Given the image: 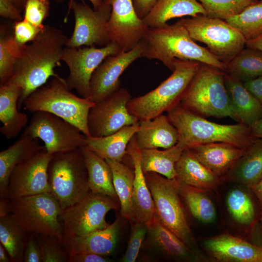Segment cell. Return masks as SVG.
Here are the masks:
<instances>
[{
    "instance_id": "cell-1",
    "label": "cell",
    "mask_w": 262,
    "mask_h": 262,
    "mask_svg": "<svg viewBox=\"0 0 262 262\" xmlns=\"http://www.w3.org/2000/svg\"><path fill=\"white\" fill-rule=\"evenodd\" d=\"M67 39L62 31L46 25L35 39L22 47L13 74L7 82L22 89L18 101L19 110L26 99L50 77L59 76L54 68L60 66Z\"/></svg>"
},
{
    "instance_id": "cell-2",
    "label": "cell",
    "mask_w": 262,
    "mask_h": 262,
    "mask_svg": "<svg viewBox=\"0 0 262 262\" xmlns=\"http://www.w3.org/2000/svg\"><path fill=\"white\" fill-rule=\"evenodd\" d=\"M142 41L144 48L141 57L160 61L171 71L177 59L197 61L226 72L227 64L195 42L182 18L171 25L149 28Z\"/></svg>"
},
{
    "instance_id": "cell-3",
    "label": "cell",
    "mask_w": 262,
    "mask_h": 262,
    "mask_svg": "<svg viewBox=\"0 0 262 262\" xmlns=\"http://www.w3.org/2000/svg\"><path fill=\"white\" fill-rule=\"evenodd\" d=\"M167 116L178 131L177 144L183 150L214 142L228 143L248 148L259 139L251 128L244 124L228 125L212 122L180 103L168 112Z\"/></svg>"
},
{
    "instance_id": "cell-4",
    "label": "cell",
    "mask_w": 262,
    "mask_h": 262,
    "mask_svg": "<svg viewBox=\"0 0 262 262\" xmlns=\"http://www.w3.org/2000/svg\"><path fill=\"white\" fill-rule=\"evenodd\" d=\"M200 63L176 59L171 75L158 86L142 96L131 98L127 105L130 113L139 121L152 119L179 105Z\"/></svg>"
},
{
    "instance_id": "cell-5",
    "label": "cell",
    "mask_w": 262,
    "mask_h": 262,
    "mask_svg": "<svg viewBox=\"0 0 262 262\" xmlns=\"http://www.w3.org/2000/svg\"><path fill=\"white\" fill-rule=\"evenodd\" d=\"M96 103L91 98L78 97L71 92L60 76L33 92L25 100L24 109L31 113L45 111L55 115L77 127L90 137L89 112Z\"/></svg>"
},
{
    "instance_id": "cell-6",
    "label": "cell",
    "mask_w": 262,
    "mask_h": 262,
    "mask_svg": "<svg viewBox=\"0 0 262 262\" xmlns=\"http://www.w3.org/2000/svg\"><path fill=\"white\" fill-rule=\"evenodd\" d=\"M225 73L216 67L201 63L180 104L204 117H229L240 123L228 95Z\"/></svg>"
},
{
    "instance_id": "cell-7",
    "label": "cell",
    "mask_w": 262,
    "mask_h": 262,
    "mask_svg": "<svg viewBox=\"0 0 262 262\" xmlns=\"http://www.w3.org/2000/svg\"><path fill=\"white\" fill-rule=\"evenodd\" d=\"M7 204L8 215L27 234L49 235L64 240L60 218L63 209L51 193L7 199Z\"/></svg>"
},
{
    "instance_id": "cell-8",
    "label": "cell",
    "mask_w": 262,
    "mask_h": 262,
    "mask_svg": "<svg viewBox=\"0 0 262 262\" xmlns=\"http://www.w3.org/2000/svg\"><path fill=\"white\" fill-rule=\"evenodd\" d=\"M48 177L51 193L63 210L83 198L90 190L82 147L52 155Z\"/></svg>"
},
{
    "instance_id": "cell-9",
    "label": "cell",
    "mask_w": 262,
    "mask_h": 262,
    "mask_svg": "<svg viewBox=\"0 0 262 262\" xmlns=\"http://www.w3.org/2000/svg\"><path fill=\"white\" fill-rule=\"evenodd\" d=\"M144 174L153 200L155 215L163 226L196 252V245L173 179L155 172Z\"/></svg>"
},
{
    "instance_id": "cell-10",
    "label": "cell",
    "mask_w": 262,
    "mask_h": 262,
    "mask_svg": "<svg viewBox=\"0 0 262 262\" xmlns=\"http://www.w3.org/2000/svg\"><path fill=\"white\" fill-rule=\"evenodd\" d=\"M182 20L191 37L227 65L246 47L243 35L225 20L202 15Z\"/></svg>"
},
{
    "instance_id": "cell-11",
    "label": "cell",
    "mask_w": 262,
    "mask_h": 262,
    "mask_svg": "<svg viewBox=\"0 0 262 262\" xmlns=\"http://www.w3.org/2000/svg\"><path fill=\"white\" fill-rule=\"evenodd\" d=\"M118 209V202L90 191L79 201L63 210L60 218L64 240L106 228L110 225L105 220L107 213Z\"/></svg>"
},
{
    "instance_id": "cell-12",
    "label": "cell",
    "mask_w": 262,
    "mask_h": 262,
    "mask_svg": "<svg viewBox=\"0 0 262 262\" xmlns=\"http://www.w3.org/2000/svg\"><path fill=\"white\" fill-rule=\"evenodd\" d=\"M23 133L41 139L50 155L85 146L86 136L77 127L45 111L33 113Z\"/></svg>"
},
{
    "instance_id": "cell-13",
    "label": "cell",
    "mask_w": 262,
    "mask_h": 262,
    "mask_svg": "<svg viewBox=\"0 0 262 262\" xmlns=\"http://www.w3.org/2000/svg\"><path fill=\"white\" fill-rule=\"evenodd\" d=\"M121 52L119 46L113 42L100 48L95 46L82 48L66 47L62 61L69 70L65 79L68 88L75 90L82 97L90 98V80L95 69L105 58Z\"/></svg>"
},
{
    "instance_id": "cell-14",
    "label": "cell",
    "mask_w": 262,
    "mask_h": 262,
    "mask_svg": "<svg viewBox=\"0 0 262 262\" xmlns=\"http://www.w3.org/2000/svg\"><path fill=\"white\" fill-rule=\"evenodd\" d=\"M69 9L73 12L75 25L71 36L68 38L66 47H104L111 42L107 30L112 10L109 4L103 1L101 6L95 10L85 3L70 0Z\"/></svg>"
},
{
    "instance_id": "cell-15",
    "label": "cell",
    "mask_w": 262,
    "mask_h": 262,
    "mask_svg": "<svg viewBox=\"0 0 262 262\" xmlns=\"http://www.w3.org/2000/svg\"><path fill=\"white\" fill-rule=\"evenodd\" d=\"M131 96L124 88L96 103L88 117V127L91 137L112 134L123 128L138 123L139 120L131 114L127 105Z\"/></svg>"
},
{
    "instance_id": "cell-16",
    "label": "cell",
    "mask_w": 262,
    "mask_h": 262,
    "mask_svg": "<svg viewBox=\"0 0 262 262\" xmlns=\"http://www.w3.org/2000/svg\"><path fill=\"white\" fill-rule=\"evenodd\" d=\"M52 156L44 147L29 159L16 166L9 179L6 198L51 193L48 167Z\"/></svg>"
},
{
    "instance_id": "cell-17",
    "label": "cell",
    "mask_w": 262,
    "mask_h": 262,
    "mask_svg": "<svg viewBox=\"0 0 262 262\" xmlns=\"http://www.w3.org/2000/svg\"><path fill=\"white\" fill-rule=\"evenodd\" d=\"M112 7L107 24L111 42L117 44L122 52L134 48L143 39L149 28L137 16L132 0H103Z\"/></svg>"
},
{
    "instance_id": "cell-18",
    "label": "cell",
    "mask_w": 262,
    "mask_h": 262,
    "mask_svg": "<svg viewBox=\"0 0 262 262\" xmlns=\"http://www.w3.org/2000/svg\"><path fill=\"white\" fill-rule=\"evenodd\" d=\"M144 45L142 40L130 50L105 58L95 69L90 82V98L98 102L119 90V78L126 69L141 58Z\"/></svg>"
},
{
    "instance_id": "cell-19",
    "label": "cell",
    "mask_w": 262,
    "mask_h": 262,
    "mask_svg": "<svg viewBox=\"0 0 262 262\" xmlns=\"http://www.w3.org/2000/svg\"><path fill=\"white\" fill-rule=\"evenodd\" d=\"M204 244L210 254L219 262H262V247L229 234L208 238Z\"/></svg>"
},
{
    "instance_id": "cell-20",
    "label": "cell",
    "mask_w": 262,
    "mask_h": 262,
    "mask_svg": "<svg viewBox=\"0 0 262 262\" xmlns=\"http://www.w3.org/2000/svg\"><path fill=\"white\" fill-rule=\"evenodd\" d=\"M147 224V241L158 255L177 261L193 262L197 260L196 252L163 226L155 214Z\"/></svg>"
},
{
    "instance_id": "cell-21",
    "label": "cell",
    "mask_w": 262,
    "mask_h": 262,
    "mask_svg": "<svg viewBox=\"0 0 262 262\" xmlns=\"http://www.w3.org/2000/svg\"><path fill=\"white\" fill-rule=\"evenodd\" d=\"M120 229V221L117 218L104 229L70 238L63 243L68 255L86 252L109 256L116 246Z\"/></svg>"
},
{
    "instance_id": "cell-22",
    "label": "cell",
    "mask_w": 262,
    "mask_h": 262,
    "mask_svg": "<svg viewBox=\"0 0 262 262\" xmlns=\"http://www.w3.org/2000/svg\"><path fill=\"white\" fill-rule=\"evenodd\" d=\"M127 155L132 162L134 172L133 199L136 219L147 224L154 216V204L142 168L141 149L137 144L135 135L128 145Z\"/></svg>"
},
{
    "instance_id": "cell-23",
    "label": "cell",
    "mask_w": 262,
    "mask_h": 262,
    "mask_svg": "<svg viewBox=\"0 0 262 262\" xmlns=\"http://www.w3.org/2000/svg\"><path fill=\"white\" fill-rule=\"evenodd\" d=\"M247 148L228 143L214 142L196 145L188 149L202 164L221 178Z\"/></svg>"
},
{
    "instance_id": "cell-24",
    "label": "cell",
    "mask_w": 262,
    "mask_h": 262,
    "mask_svg": "<svg viewBox=\"0 0 262 262\" xmlns=\"http://www.w3.org/2000/svg\"><path fill=\"white\" fill-rule=\"evenodd\" d=\"M21 93V88L14 83L0 86V131L7 139L16 137L29 122L27 114L18 110Z\"/></svg>"
},
{
    "instance_id": "cell-25",
    "label": "cell",
    "mask_w": 262,
    "mask_h": 262,
    "mask_svg": "<svg viewBox=\"0 0 262 262\" xmlns=\"http://www.w3.org/2000/svg\"><path fill=\"white\" fill-rule=\"evenodd\" d=\"M135 136L141 149L168 148L178 143L179 138L177 129L167 115L163 114L152 119L139 121Z\"/></svg>"
},
{
    "instance_id": "cell-26",
    "label": "cell",
    "mask_w": 262,
    "mask_h": 262,
    "mask_svg": "<svg viewBox=\"0 0 262 262\" xmlns=\"http://www.w3.org/2000/svg\"><path fill=\"white\" fill-rule=\"evenodd\" d=\"M44 148L38 139L22 133L17 141L0 152V198H6L9 179L15 167Z\"/></svg>"
},
{
    "instance_id": "cell-27",
    "label": "cell",
    "mask_w": 262,
    "mask_h": 262,
    "mask_svg": "<svg viewBox=\"0 0 262 262\" xmlns=\"http://www.w3.org/2000/svg\"><path fill=\"white\" fill-rule=\"evenodd\" d=\"M225 84L234 111L240 122L252 127L262 117V105L235 77L224 75Z\"/></svg>"
},
{
    "instance_id": "cell-28",
    "label": "cell",
    "mask_w": 262,
    "mask_h": 262,
    "mask_svg": "<svg viewBox=\"0 0 262 262\" xmlns=\"http://www.w3.org/2000/svg\"><path fill=\"white\" fill-rule=\"evenodd\" d=\"M262 177V140L259 138L246 149L221 179L251 188Z\"/></svg>"
},
{
    "instance_id": "cell-29",
    "label": "cell",
    "mask_w": 262,
    "mask_h": 262,
    "mask_svg": "<svg viewBox=\"0 0 262 262\" xmlns=\"http://www.w3.org/2000/svg\"><path fill=\"white\" fill-rule=\"evenodd\" d=\"M206 16L201 4L197 0H158L143 19L150 28L165 25L169 20L185 16Z\"/></svg>"
},
{
    "instance_id": "cell-30",
    "label": "cell",
    "mask_w": 262,
    "mask_h": 262,
    "mask_svg": "<svg viewBox=\"0 0 262 262\" xmlns=\"http://www.w3.org/2000/svg\"><path fill=\"white\" fill-rule=\"evenodd\" d=\"M176 179L187 185L209 190L215 189L221 178L202 164L188 149L176 164Z\"/></svg>"
},
{
    "instance_id": "cell-31",
    "label": "cell",
    "mask_w": 262,
    "mask_h": 262,
    "mask_svg": "<svg viewBox=\"0 0 262 262\" xmlns=\"http://www.w3.org/2000/svg\"><path fill=\"white\" fill-rule=\"evenodd\" d=\"M139 125V122L106 136L86 137L84 147L104 159L122 162L127 155L128 145L137 131Z\"/></svg>"
},
{
    "instance_id": "cell-32",
    "label": "cell",
    "mask_w": 262,
    "mask_h": 262,
    "mask_svg": "<svg viewBox=\"0 0 262 262\" xmlns=\"http://www.w3.org/2000/svg\"><path fill=\"white\" fill-rule=\"evenodd\" d=\"M91 191L119 199L115 189L111 167L105 159L85 147H82Z\"/></svg>"
},
{
    "instance_id": "cell-33",
    "label": "cell",
    "mask_w": 262,
    "mask_h": 262,
    "mask_svg": "<svg viewBox=\"0 0 262 262\" xmlns=\"http://www.w3.org/2000/svg\"><path fill=\"white\" fill-rule=\"evenodd\" d=\"M113 174V184L118 197L121 216L130 222L136 220L133 199L134 170L122 162L105 159Z\"/></svg>"
},
{
    "instance_id": "cell-34",
    "label": "cell",
    "mask_w": 262,
    "mask_h": 262,
    "mask_svg": "<svg viewBox=\"0 0 262 262\" xmlns=\"http://www.w3.org/2000/svg\"><path fill=\"white\" fill-rule=\"evenodd\" d=\"M183 151L178 144L163 150L158 148L141 149L143 172H155L170 180L176 179L175 165Z\"/></svg>"
},
{
    "instance_id": "cell-35",
    "label": "cell",
    "mask_w": 262,
    "mask_h": 262,
    "mask_svg": "<svg viewBox=\"0 0 262 262\" xmlns=\"http://www.w3.org/2000/svg\"><path fill=\"white\" fill-rule=\"evenodd\" d=\"M173 181L180 197L195 218L205 223H211L214 220L215 207L204 193V190L187 185L176 179H173Z\"/></svg>"
},
{
    "instance_id": "cell-36",
    "label": "cell",
    "mask_w": 262,
    "mask_h": 262,
    "mask_svg": "<svg viewBox=\"0 0 262 262\" xmlns=\"http://www.w3.org/2000/svg\"><path fill=\"white\" fill-rule=\"evenodd\" d=\"M243 82L262 76V51L246 47L227 65L226 72Z\"/></svg>"
},
{
    "instance_id": "cell-37",
    "label": "cell",
    "mask_w": 262,
    "mask_h": 262,
    "mask_svg": "<svg viewBox=\"0 0 262 262\" xmlns=\"http://www.w3.org/2000/svg\"><path fill=\"white\" fill-rule=\"evenodd\" d=\"M27 234L9 215L0 216V242L11 262H22Z\"/></svg>"
},
{
    "instance_id": "cell-38",
    "label": "cell",
    "mask_w": 262,
    "mask_h": 262,
    "mask_svg": "<svg viewBox=\"0 0 262 262\" xmlns=\"http://www.w3.org/2000/svg\"><path fill=\"white\" fill-rule=\"evenodd\" d=\"M226 21L237 29L246 41L262 35V0H257Z\"/></svg>"
},
{
    "instance_id": "cell-39",
    "label": "cell",
    "mask_w": 262,
    "mask_h": 262,
    "mask_svg": "<svg viewBox=\"0 0 262 262\" xmlns=\"http://www.w3.org/2000/svg\"><path fill=\"white\" fill-rule=\"evenodd\" d=\"M7 28L0 25V85L5 83L12 76L16 62L20 56L22 47L9 33Z\"/></svg>"
},
{
    "instance_id": "cell-40",
    "label": "cell",
    "mask_w": 262,
    "mask_h": 262,
    "mask_svg": "<svg viewBox=\"0 0 262 262\" xmlns=\"http://www.w3.org/2000/svg\"><path fill=\"white\" fill-rule=\"evenodd\" d=\"M204 8L206 16L226 20L240 13L257 0H197Z\"/></svg>"
},
{
    "instance_id": "cell-41",
    "label": "cell",
    "mask_w": 262,
    "mask_h": 262,
    "mask_svg": "<svg viewBox=\"0 0 262 262\" xmlns=\"http://www.w3.org/2000/svg\"><path fill=\"white\" fill-rule=\"evenodd\" d=\"M228 210L233 218L240 224L248 225L255 218V209L250 197L239 189L232 190L227 199Z\"/></svg>"
},
{
    "instance_id": "cell-42",
    "label": "cell",
    "mask_w": 262,
    "mask_h": 262,
    "mask_svg": "<svg viewBox=\"0 0 262 262\" xmlns=\"http://www.w3.org/2000/svg\"><path fill=\"white\" fill-rule=\"evenodd\" d=\"M36 236L41 249L43 262H69V255L63 240L49 235Z\"/></svg>"
},
{
    "instance_id": "cell-43",
    "label": "cell",
    "mask_w": 262,
    "mask_h": 262,
    "mask_svg": "<svg viewBox=\"0 0 262 262\" xmlns=\"http://www.w3.org/2000/svg\"><path fill=\"white\" fill-rule=\"evenodd\" d=\"M130 223L131 233L127 250L120 260L122 262L136 261L147 231V224L145 223L136 220Z\"/></svg>"
},
{
    "instance_id": "cell-44",
    "label": "cell",
    "mask_w": 262,
    "mask_h": 262,
    "mask_svg": "<svg viewBox=\"0 0 262 262\" xmlns=\"http://www.w3.org/2000/svg\"><path fill=\"white\" fill-rule=\"evenodd\" d=\"M50 0H26L24 18L33 25L43 28V20L49 16Z\"/></svg>"
},
{
    "instance_id": "cell-45",
    "label": "cell",
    "mask_w": 262,
    "mask_h": 262,
    "mask_svg": "<svg viewBox=\"0 0 262 262\" xmlns=\"http://www.w3.org/2000/svg\"><path fill=\"white\" fill-rule=\"evenodd\" d=\"M43 28L37 27L24 18L21 20L16 21L13 26L14 39L22 47L35 39Z\"/></svg>"
},
{
    "instance_id": "cell-46",
    "label": "cell",
    "mask_w": 262,
    "mask_h": 262,
    "mask_svg": "<svg viewBox=\"0 0 262 262\" xmlns=\"http://www.w3.org/2000/svg\"><path fill=\"white\" fill-rule=\"evenodd\" d=\"M24 262H43L41 249L36 236L27 234L23 253Z\"/></svg>"
},
{
    "instance_id": "cell-47",
    "label": "cell",
    "mask_w": 262,
    "mask_h": 262,
    "mask_svg": "<svg viewBox=\"0 0 262 262\" xmlns=\"http://www.w3.org/2000/svg\"><path fill=\"white\" fill-rule=\"evenodd\" d=\"M22 12L11 0H0V16L2 17L20 21L23 18Z\"/></svg>"
},
{
    "instance_id": "cell-48",
    "label": "cell",
    "mask_w": 262,
    "mask_h": 262,
    "mask_svg": "<svg viewBox=\"0 0 262 262\" xmlns=\"http://www.w3.org/2000/svg\"><path fill=\"white\" fill-rule=\"evenodd\" d=\"M109 256L93 253H78L69 255V262H109Z\"/></svg>"
},
{
    "instance_id": "cell-49",
    "label": "cell",
    "mask_w": 262,
    "mask_h": 262,
    "mask_svg": "<svg viewBox=\"0 0 262 262\" xmlns=\"http://www.w3.org/2000/svg\"><path fill=\"white\" fill-rule=\"evenodd\" d=\"M158 0H132L135 11L138 17L143 19L151 10Z\"/></svg>"
},
{
    "instance_id": "cell-50",
    "label": "cell",
    "mask_w": 262,
    "mask_h": 262,
    "mask_svg": "<svg viewBox=\"0 0 262 262\" xmlns=\"http://www.w3.org/2000/svg\"><path fill=\"white\" fill-rule=\"evenodd\" d=\"M243 83L262 105V76L245 82Z\"/></svg>"
},
{
    "instance_id": "cell-51",
    "label": "cell",
    "mask_w": 262,
    "mask_h": 262,
    "mask_svg": "<svg viewBox=\"0 0 262 262\" xmlns=\"http://www.w3.org/2000/svg\"><path fill=\"white\" fill-rule=\"evenodd\" d=\"M246 47L258 49L262 51V35L246 41Z\"/></svg>"
},
{
    "instance_id": "cell-52",
    "label": "cell",
    "mask_w": 262,
    "mask_h": 262,
    "mask_svg": "<svg viewBox=\"0 0 262 262\" xmlns=\"http://www.w3.org/2000/svg\"><path fill=\"white\" fill-rule=\"evenodd\" d=\"M251 189L257 197L262 208V177Z\"/></svg>"
},
{
    "instance_id": "cell-53",
    "label": "cell",
    "mask_w": 262,
    "mask_h": 262,
    "mask_svg": "<svg viewBox=\"0 0 262 262\" xmlns=\"http://www.w3.org/2000/svg\"><path fill=\"white\" fill-rule=\"evenodd\" d=\"M254 134L262 140V117L259 119L252 127Z\"/></svg>"
},
{
    "instance_id": "cell-54",
    "label": "cell",
    "mask_w": 262,
    "mask_h": 262,
    "mask_svg": "<svg viewBox=\"0 0 262 262\" xmlns=\"http://www.w3.org/2000/svg\"><path fill=\"white\" fill-rule=\"evenodd\" d=\"M11 262V260L8 252L0 243V262Z\"/></svg>"
},
{
    "instance_id": "cell-55",
    "label": "cell",
    "mask_w": 262,
    "mask_h": 262,
    "mask_svg": "<svg viewBox=\"0 0 262 262\" xmlns=\"http://www.w3.org/2000/svg\"><path fill=\"white\" fill-rule=\"evenodd\" d=\"M65 0H54L56 3H61ZM92 3L93 9L95 10L98 9L102 5L103 3V0H89Z\"/></svg>"
},
{
    "instance_id": "cell-56",
    "label": "cell",
    "mask_w": 262,
    "mask_h": 262,
    "mask_svg": "<svg viewBox=\"0 0 262 262\" xmlns=\"http://www.w3.org/2000/svg\"><path fill=\"white\" fill-rule=\"evenodd\" d=\"M22 11H24L26 0H11Z\"/></svg>"
},
{
    "instance_id": "cell-57",
    "label": "cell",
    "mask_w": 262,
    "mask_h": 262,
    "mask_svg": "<svg viewBox=\"0 0 262 262\" xmlns=\"http://www.w3.org/2000/svg\"></svg>"
}]
</instances>
